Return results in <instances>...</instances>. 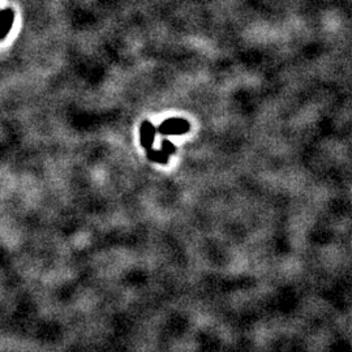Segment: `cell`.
Segmentation results:
<instances>
[{"label":"cell","instance_id":"6da1fadb","mask_svg":"<svg viewBox=\"0 0 352 352\" xmlns=\"http://www.w3.org/2000/svg\"><path fill=\"white\" fill-rule=\"evenodd\" d=\"M191 128V124L187 122L186 119L182 118H171L164 120L162 124L159 125L158 132L162 135L166 136H173V135H184Z\"/></svg>","mask_w":352,"mask_h":352},{"label":"cell","instance_id":"7a4b0ae2","mask_svg":"<svg viewBox=\"0 0 352 352\" xmlns=\"http://www.w3.org/2000/svg\"><path fill=\"white\" fill-rule=\"evenodd\" d=\"M155 133H157V129L151 124L150 122H144L140 127V141L141 145L145 147V149H150L151 145L154 144V138H155Z\"/></svg>","mask_w":352,"mask_h":352},{"label":"cell","instance_id":"3957f363","mask_svg":"<svg viewBox=\"0 0 352 352\" xmlns=\"http://www.w3.org/2000/svg\"><path fill=\"white\" fill-rule=\"evenodd\" d=\"M13 12L11 10H4L0 12V39L4 38L12 28L13 24Z\"/></svg>","mask_w":352,"mask_h":352},{"label":"cell","instance_id":"277c9868","mask_svg":"<svg viewBox=\"0 0 352 352\" xmlns=\"http://www.w3.org/2000/svg\"><path fill=\"white\" fill-rule=\"evenodd\" d=\"M168 154L164 153L162 149H159V150H153V149H147V158L150 160H153V162H157V163H167V160H168Z\"/></svg>","mask_w":352,"mask_h":352},{"label":"cell","instance_id":"5b68a950","mask_svg":"<svg viewBox=\"0 0 352 352\" xmlns=\"http://www.w3.org/2000/svg\"><path fill=\"white\" fill-rule=\"evenodd\" d=\"M160 149H162L166 154H168V155H171V154H173L176 151V146L168 140L162 141V147H160Z\"/></svg>","mask_w":352,"mask_h":352}]
</instances>
